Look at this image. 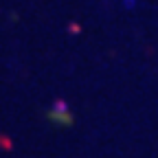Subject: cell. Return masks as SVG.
Masks as SVG:
<instances>
[{
  "label": "cell",
  "instance_id": "obj_1",
  "mask_svg": "<svg viewBox=\"0 0 158 158\" xmlns=\"http://www.w3.org/2000/svg\"><path fill=\"white\" fill-rule=\"evenodd\" d=\"M48 118L53 123L62 125V127H70L73 125V114H70V110H68V106L64 101H57V106H53L48 110Z\"/></svg>",
  "mask_w": 158,
  "mask_h": 158
}]
</instances>
